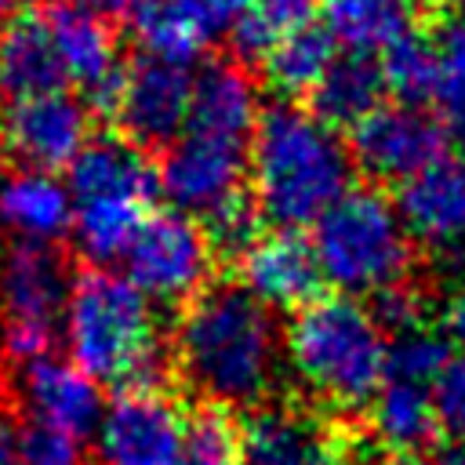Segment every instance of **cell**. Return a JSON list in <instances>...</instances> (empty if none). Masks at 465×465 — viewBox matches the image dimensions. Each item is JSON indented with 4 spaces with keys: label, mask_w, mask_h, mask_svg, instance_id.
Here are the masks:
<instances>
[{
    "label": "cell",
    "mask_w": 465,
    "mask_h": 465,
    "mask_svg": "<svg viewBox=\"0 0 465 465\" xmlns=\"http://www.w3.org/2000/svg\"><path fill=\"white\" fill-rule=\"evenodd\" d=\"M44 18L51 29V44L65 73V84L80 91L84 105L98 113H113L127 65L120 62V44L105 15L76 0H51L44 4Z\"/></svg>",
    "instance_id": "8fae6325"
},
{
    "label": "cell",
    "mask_w": 465,
    "mask_h": 465,
    "mask_svg": "<svg viewBox=\"0 0 465 465\" xmlns=\"http://www.w3.org/2000/svg\"><path fill=\"white\" fill-rule=\"evenodd\" d=\"M320 262L312 243L298 232L276 229L262 232V240L240 258V283L269 309H302L320 291Z\"/></svg>",
    "instance_id": "ac0fdd59"
},
{
    "label": "cell",
    "mask_w": 465,
    "mask_h": 465,
    "mask_svg": "<svg viewBox=\"0 0 465 465\" xmlns=\"http://www.w3.org/2000/svg\"><path fill=\"white\" fill-rule=\"evenodd\" d=\"M73 200V240L94 269L120 262L153 214L149 203L160 193V167L149 153L124 134L91 138L65 171Z\"/></svg>",
    "instance_id": "5b68a950"
},
{
    "label": "cell",
    "mask_w": 465,
    "mask_h": 465,
    "mask_svg": "<svg viewBox=\"0 0 465 465\" xmlns=\"http://www.w3.org/2000/svg\"><path fill=\"white\" fill-rule=\"evenodd\" d=\"M432 396H436L440 429H443L458 447H465V352H461V356H450V363H447V371L440 374Z\"/></svg>",
    "instance_id": "836d02e7"
},
{
    "label": "cell",
    "mask_w": 465,
    "mask_h": 465,
    "mask_svg": "<svg viewBox=\"0 0 465 465\" xmlns=\"http://www.w3.org/2000/svg\"><path fill=\"white\" fill-rule=\"evenodd\" d=\"M396 211L414 243L443 262L465 258V156H436L400 185Z\"/></svg>",
    "instance_id": "9a60e30c"
},
{
    "label": "cell",
    "mask_w": 465,
    "mask_h": 465,
    "mask_svg": "<svg viewBox=\"0 0 465 465\" xmlns=\"http://www.w3.org/2000/svg\"><path fill=\"white\" fill-rule=\"evenodd\" d=\"M174 356L189 389L211 407L258 411L283 367V331L243 283H211L185 302Z\"/></svg>",
    "instance_id": "6da1fadb"
},
{
    "label": "cell",
    "mask_w": 465,
    "mask_h": 465,
    "mask_svg": "<svg viewBox=\"0 0 465 465\" xmlns=\"http://www.w3.org/2000/svg\"><path fill=\"white\" fill-rule=\"evenodd\" d=\"M18 454H22V465H84V440L51 425L22 421Z\"/></svg>",
    "instance_id": "d6a6232c"
},
{
    "label": "cell",
    "mask_w": 465,
    "mask_h": 465,
    "mask_svg": "<svg viewBox=\"0 0 465 465\" xmlns=\"http://www.w3.org/2000/svg\"><path fill=\"white\" fill-rule=\"evenodd\" d=\"M11 396L22 411V421L51 425L87 440L102 421V385L84 374L69 356H36L11 367Z\"/></svg>",
    "instance_id": "4fadbf2b"
},
{
    "label": "cell",
    "mask_w": 465,
    "mask_h": 465,
    "mask_svg": "<svg viewBox=\"0 0 465 465\" xmlns=\"http://www.w3.org/2000/svg\"><path fill=\"white\" fill-rule=\"evenodd\" d=\"M327 33L334 44L352 47V54L389 51L414 33L411 0H320Z\"/></svg>",
    "instance_id": "cb8c5ba5"
},
{
    "label": "cell",
    "mask_w": 465,
    "mask_h": 465,
    "mask_svg": "<svg viewBox=\"0 0 465 465\" xmlns=\"http://www.w3.org/2000/svg\"><path fill=\"white\" fill-rule=\"evenodd\" d=\"M432 51H436V87H432L436 113L447 134L465 149V0L443 15Z\"/></svg>",
    "instance_id": "4316f807"
},
{
    "label": "cell",
    "mask_w": 465,
    "mask_h": 465,
    "mask_svg": "<svg viewBox=\"0 0 465 465\" xmlns=\"http://www.w3.org/2000/svg\"><path fill=\"white\" fill-rule=\"evenodd\" d=\"M262 120L254 80L236 62H211L193 76V105L185 131L251 145Z\"/></svg>",
    "instance_id": "ffe728a7"
},
{
    "label": "cell",
    "mask_w": 465,
    "mask_h": 465,
    "mask_svg": "<svg viewBox=\"0 0 465 465\" xmlns=\"http://www.w3.org/2000/svg\"><path fill=\"white\" fill-rule=\"evenodd\" d=\"M450 363V349L447 338L432 334L429 327L418 331H403L389 341V367L385 378H400V381H414V385H429L436 389L440 374Z\"/></svg>",
    "instance_id": "f546056e"
},
{
    "label": "cell",
    "mask_w": 465,
    "mask_h": 465,
    "mask_svg": "<svg viewBox=\"0 0 465 465\" xmlns=\"http://www.w3.org/2000/svg\"><path fill=\"white\" fill-rule=\"evenodd\" d=\"M127 22L145 58L174 65L196 62L207 44L225 33L211 0H134Z\"/></svg>",
    "instance_id": "d6986e66"
},
{
    "label": "cell",
    "mask_w": 465,
    "mask_h": 465,
    "mask_svg": "<svg viewBox=\"0 0 465 465\" xmlns=\"http://www.w3.org/2000/svg\"><path fill=\"white\" fill-rule=\"evenodd\" d=\"M436 465H465V447H454V450H447Z\"/></svg>",
    "instance_id": "b9f144b4"
},
{
    "label": "cell",
    "mask_w": 465,
    "mask_h": 465,
    "mask_svg": "<svg viewBox=\"0 0 465 465\" xmlns=\"http://www.w3.org/2000/svg\"><path fill=\"white\" fill-rule=\"evenodd\" d=\"M76 4H84V7H91L98 15H113V11H131L134 0H76Z\"/></svg>",
    "instance_id": "f35d334b"
},
{
    "label": "cell",
    "mask_w": 465,
    "mask_h": 465,
    "mask_svg": "<svg viewBox=\"0 0 465 465\" xmlns=\"http://www.w3.org/2000/svg\"><path fill=\"white\" fill-rule=\"evenodd\" d=\"M262 62H265V76L276 91H283V94L316 91L320 80L327 76V69L338 62L334 36L327 33V25L294 29L283 40H276V47Z\"/></svg>",
    "instance_id": "484cf974"
},
{
    "label": "cell",
    "mask_w": 465,
    "mask_h": 465,
    "mask_svg": "<svg viewBox=\"0 0 465 465\" xmlns=\"http://www.w3.org/2000/svg\"><path fill=\"white\" fill-rule=\"evenodd\" d=\"M381 94H385L381 65L367 54H345L327 69V76L312 91V102H316L312 113L334 131L338 127L356 131L367 116L381 109Z\"/></svg>",
    "instance_id": "d4e9b609"
},
{
    "label": "cell",
    "mask_w": 465,
    "mask_h": 465,
    "mask_svg": "<svg viewBox=\"0 0 465 465\" xmlns=\"http://www.w3.org/2000/svg\"><path fill=\"white\" fill-rule=\"evenodd\" d=\"M316 11L320 0H254V7L243 18H236V25L229 29L232 51L240 58H265L276 47V40L312 25Z\"/></svg>",
    "instance_id": "83f0119b"
},
{
    "label": "cell",
    "mask_w": 465,
    "mask_h": 465,
    "mask_svg": "<svg viewBox=\"0 0 465 465\" xmlns=\"http://www.w3.org/2000/svg\"><path fill=\"white\" fill-rule=\"evenodd\" d=\"M69 280L62 258L44 243H11L0 258V349L11 367L51 352L54 320L65 309Z\"/></svg>",
    "instance_id": "52a82bcc"
},
{
    "label": "cell",
    "mask_w": 465,
    "mask_h": 465,
    "mask_svg": "<svg viewBox=\"0 0 465 465\" xmlns=\"http://www.w3.org/2000/svg\"><path fill=\"white\" fill-rule=\"evenodd\" d=\"M247 174L258 214L276 229L298 232L316 225L349 193L352 156L341 134L312 109L276 102L262 109Z\"/></svg>",
    "instance_id": "7a4b0ae2"
},
{
    "label": "cell",
    "mask_w": 465,
    "mask_h": 465,
    "mask_svg": "<svg viewBox=\"0 0 465 465\" xmlns=\"http://www.w3.org/2000/svg\"><path fill=\"white\" fill-rule=\"evenodd\" d=\"M367 421H371V436L389 454H418L440 429L436 396L429 385L385 378L374 400L367 403Z\"/></svg>",
    "instance_id": "603a6c76"
},
{
    "label": "cell",
    "mask_w": 465,
    "mask_h": 465,
    "mask_svg": "<svg viewBox=\"0 0 465 465\" xmlns=\"http://www.w3.org/2000/svg\"><path fill=\"white\" fill-rule=\"evenodd\" d=\"M443 323H447V338L465 349V287L450 294L447 312H443Z\"/></svg>",
    "instance_id": "d590c367"
},
{
    "label": "cell",
    "mask_w": 465,
    "mask_h": 465,
    "mask_svg": "<svg viewBox=\"0 0 465 465\" xmlns=\"http://www.w3.org/2000/svg\"><path fill=\"white\" fill-rule=\"evenodd\" d=\"M62 334L69 360L98 385L156 389L163 367L156 312L124 272H80L62 309Z\"/></svg>",
    "instance_id": "3957f363"
},
{
    "label": "cell",
    "mask_w": 465,
    "mask_h": 465,
    "mask_svg": "<svg viewBox=\"0 0 465 465\" xmlns=\"http://www.w3.org/2000/svg\"><path fill=\"white\" fill-rule=\"evenodd\" d=\"M371 309H374L378 323H381L385 331H392V334L425 327V323H421V316H425V298H421L414 287H407V283H396V287L381 291Z\"/></svg>",
    "instance_id": "e575fe53"
},
{
    "label": "cell",
    "mask_w": 465,
    "mask_h": 465,
    "mask_svg": "<svg viewBox=\"0 0 465 465\" xmlns=\"http://www.w3.org/2000/svg\"><path fill=\"white\" fill-rule=\"evenodd\" d=\"M240 465H356L349 443L305 407H258L240 425Z\"/></svg>",
    "instance_id": "e0dca14e"
},
{
    "label": "cell",
    "mask_w": 465,
    "mask_h": 465,
    "mask_svg": "<svg viewBox=\"0 0 465 465\" xmlns=\"http://www.w3.org/2000/svg\"><path fill=\"white\" fill-rule=\"evenodd\" d=\"M102 465H182L189 418L163 389L116 392L98 421Z\"/></svg>",
    "instance_id": "9c48e42d"
},
{
    "label": "cell",
    "mask_w": 465,
    "mask_h": 465,
    "mask_svg": "<svg viewBox=\"0 0 465 465\" xmlns=\"http://www.w3.org/2000/svg\"><path fill=\"white\" fill-rule=\"evenodd\" d=\"M411 232L389 196L378 189H349L312 232L323 280L345 298H378L403 283L411 269Z\"/></svg>",
    "instance_id": "8992f818"
},
{
    "label": "cell",
    "mask_w": 465,
    "mask_h": 465,
    "mask_svg": "<svg viewBox=\"0 0 465 465\" xmlns=\"http://www.w3.org/2000/svg\"><path fill=\"white\" fill-rule=\"evenodd\" d=\"M193 105V73L189 65L160 62V58H138L124 69L120 94L109 116L124 127V138H131L142 149L171 145L189 120Z\"/></svg>",
    "instance_id": "5bb4252c"
},
{
    "label": "cell",
    "mask_w": 465,
    "mask_h": 465,
    "mask_svg": "<svg viewBox=\"0 0 465 465\" xmlns=\"http://www.w3.org/2000/svg\"><path fill=\"white\" fill-rule=\"evenodd\" d=\"M381 76H385V87L403 105H418L421 98H432V87H436V51H432V44L421 40L418 33H411L407 40H400L396 47L385 51Z\"/></svg>",
    "instance_id": "f1b7e54d"
},
{
    "label": "cell",
    "mask_w": 465,
    "mask_h": 465,
    "mask_svg": "<svg viewBox=\"0 0 465 465\" xmlns=\"http://www.w3.org/2000/svg\"><path fill=\"white\" fill-rule=\"evenodd\" d=\"M51 91H65V73L51 44L44 7H29L0 29V105Z\"/></svg>",
    "instance_id": "44dd1931"
},
{
    "label": "cell",
    "mask_w": 465,
    "mask_h": 465,
    "mask_svg": "<svg viewBox=\"0 0 465 465\" xmlns=\"http://www.w3.org/2000/svg\"><path fill=\"white\" fill-rule=\"evenodd\" d=\"M18 4H22V0H0V29L18 15Z\"/></svg>",
    "instance_id": "60d3db41"
},
{
    "label": "cell",
    "mask_w": 465,
    "mask_h": 465,
    "mask_svg": "<svg viewBox=\"0 0 465 465\" xmlns=\"http://www.w3.org/2000/svg\"><path fill=\"white\" fill-rule=\"evenodd\" d=\"M203 232H207L211 251L243 258L262 240V214H258L254 200L236 196V200H229L225 207H218L203 218Z\"/></svg>",
    "instance_id": "4dcf8cb0"
},
{
    "label": "cell",
    "mask_w": 465,
    "mask_h": 465,
    "mask_svg": "<svg viewBox=\"0 0 465 465\" xmlns=\"http://www.w3.org/2000/svg\"><path fill=\"white\" fill-rule=\"evenodd\" d=\"M0 222L18 236V243L51 247L73 229V200L58 174L15 171L0 185Z\"/></svg>",
    "instance_id": "7402d4cb"
},
{
    "label": "cell",
    "mask_w": 465,
    "mask_h": 465,
    "mask_svg": "<svg viewBox=\"0 0 465 465\" xmlns=\"http://www.w3.org/2000/svg\"><path fill=\"white\" fill-rule=\"evenodd\" d=\"M182 465H240V429L222 411H203L189 421Z\"/></svg>",
    "instance_id": "1f68e13d"
},
{
    "label": "cell",
    "mask_w": 465,
    "mask_h": 465,
    "mask_svg": "<svg viewBox=\"0 0 465 465\" xmlns=\"http://www.w3.org/2000/svg\"><path fill=\"white\" fill-rule=\"evenodd\" d=\"M251 167V145L182 131L160 163V193L182 214H211L243 196V174Z\"/></svg>",
    "instance_id": "7c38bea8"
},
{
    "label": "cell",
    "mask_w": 465,
    "mask_h": 465,
    "mask_svg": "<svg viewBox=\"0 0 465 465\" xmlns=\"http://www.w3.org/2000/svg\"><path fill=\"white\" fill-rule=\"evenodd\" d=\"M0 465H22L18 454V425L0 411Z\"/></svg>",
    "instance_id": "8d00e7d4"
},
{
    "label": "cell",
    "mask_w": 465,
    "mask_h": 465,
    "mask_svg": "<svg viewBox=\"0 0 465 465\" xmlns=\"http://www.w3.org/2000/svg\"><path fill=\"white\" fill-rule=\"evenodd\" d=\"M381 465H432V461H425L421 454H389Z\"/></svg>",
    "instance_id": "ab89813d"
},
{
    "label": "cell",
    "mask_w": 465,
    "mask_h": 465,
    "mask_svg": "<svg viewBox=\"0 0 465 465\" xmlns=\"http://www.w3.org/2000/svg\"><path fill=\"white\" fill-rule=\"evenodd\" d=\"M87 142L91 116L73 91H51L0 105V153L15 163V171H69Z\"/></svg>",
    "instance_id": "30bf717a"
},
{
    "label": "cell",
    "mask_w": 465,
    "mask_h": 465,
    "mask_svg": "<svg viewBox=\"0 0 465 465\" xmlns=\"http://www.w3.org/2000/svg\"><path fill=\"white\" fill-rule=\"evenodd\" d=\"M120 262L124 276L149 302H193L207 287L214 251L196 218L182 211H153Z\"/></svg>",
    "instance_id": "ba28073f"
},
{
    "label": "cell",
    "mask_w": 465,
    "mask_h": 465,
    "mask_svg": "<svg viewBox=\"0 0 465 465\" xmlns=\"http://www.w3.org/2000/svg\"><path fill=\"white\" fill-rule=\"evenodd\" d=\"M283 360L312 400L334 411H360L385 381L389 338L360 298L323 294L294 312L283 334Z\"/></svg>",
    "instance_id": "277c9868"
},
{
    "label": "cell",
    "mask_w": 465,
    "mask_h": 465,
    "mask_svg": "<svg viewBox=\"0 0 465 465\" xmlns=\"http://www.w3.org/2000/svg\"><path fill=\"white\" fill-rule=\"evenodd\" d=\"M211 7H214V15H218V22L225 25V33L236 25V18H243L251 7H254V0H211Z\"/></svg>",
    "instance_id": "74e56055"
},
{
    "label": "cell",
    "mask_w": 465,
    "mask_h": 465,
    "mask_svg": "<svg viewBox=\"0 0 465 465\" xmlns=\"http://www.w3.org/2000/svg\"><path fill=\"white\" fill-rule=\"evenodd\" d=\"M440 124L418 105H381L367 116L349 142L352 167H360L374 182H407L421 167H429L440 153Z\"/></svg>",
    "instance_id": "2e32d148"
},
{
    "label": "cell",
    "mask_w": 465,
    "mask_h": 465,
    "mask_svg": "<svg viewBox=\"0 0 465 465\" xmlns=\"http://www.w3.org/2000/svg\"><path fill=\"white\" fill-rule=\"evenodd\" d=\"M454 4H461V0H454Z\"/></svg>",
    "instance_id": "7bdbcfd3"
}]
</instances>
